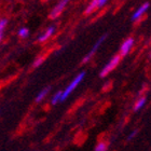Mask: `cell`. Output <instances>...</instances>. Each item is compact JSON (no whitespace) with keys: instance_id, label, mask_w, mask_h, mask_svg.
I'll list each match as a JSON object with an SVG mask.
<instances>
[{"instance_id":"1","label":"cell","mask_w":151,"mask_h":151,"mask_svg":"<svg viewBox=\"0 0 151 151\" xmlns=\"http://www.w3.org/2000/svg\"><path fill=\"white\" fill-rule=\"evenodd\" d=\"M85 77V71H81V73H79L78 75L76 76V78L73 79V81L70 82L68 86H67L65 90L63 91V94H62V98H60V101H65L68 98L71 93L75 91L76 88H78V85L81 83V81H83V79Z\"/></svg>"},{"instance_id":"2","label":"cell","mask_w":151,"mask_h":151,"mask_svg":"<svg viewBox=\"0 0 151 151\" xmlns=\"http://www.w3.org/2000/svg\"><path fill=\"white\" fill-rule=\"evenodd\" d=\"M120 60H121V56H120L119 54L118 55H114V56L111 58L109 62H108L106 65L104 66V68L101 69V73H99V76H101V78H104V77H106L107 75H109V73L112 71L114 68H116L118 65H119L120 63Z\"/></svg>"},{"instance_id":"3","label":"cell","mask_w":151,"mask_h":151,"mask_svg":"<svg viewBox=\"0 0 151 151\" xmlns=\"http://www.w3.org/2000/svg\"><path fill=\"white\" fill-rule=\"evenodd\" d=\"M67 3H68V1H67V0H64V1H60V2L57 3L56 6H54L52 10H51L49 17H50L51 19H57V17H58V16L62 14V12H63L64 10H65V8H66V6H67Z\"/></svg>"},{"instance_id":"4","label":"cell","mask_w":151,"mask_h":151,"mask_svg":"<svg viewBox=\"0 0 151 151\" xmlns=\"http://www.w3.org/2000/svg\"><path fill=\"white\" fill-rule=\"evenodd\" d=\"M106 3H107V1H106V0H94V1H91V2L88 4V6L85 8L84 14H85V15L91 14L92 12H94L95 10L103 8Z\"/></svg>"},{"instance_id":"5","label":"cell","mask_w":151,"mask_h":151,"mask_svg":"<svg viewBox=\"0 0 151 151\" xmlns=\"http://www.w3.org/2000/svg\"><path fill=\"white\" fill-rule=\"evenodd\" d=\"M134 39L133 38H127L124 42L122 43L120 47V56H125L129 53V51L132 50L133 45H134Z\"/></svg>"},{"instance_id":"6","label":"cell","mask_w":151,"mask_h":151,"mask_svg":"<svg viewBox=\"0 0 151 151\" xmlns=\"http://www.w3.org/2000/svg\"><path fill=\"white\" fill-rule=\"evenodd\" d=\"M106 37H107V35H104V36H103V37H101V38H99V39H98V41H97V42H96V43H95L94 47H93V49H92V50L90 51V52H88V55H86V56H84V58L82 60V64L88 63V60H91L92 56H93V55H94V54H95V52H96V51L98 50V47H99V45H101V44L103 43V42H104V41H105V39H106Z\"/></svg>"},{"instance_id":"7","label":"cell","mask_w":151,"mask_h":151,"mask_svg":"<svg viewBox=\"0 0 151 151\" xmlns=\"http://www.w3.org/2000/svg\"><path fill=\"white\" fill-rule=\"evenodd\" d=\"M150 8V3L149 2H145L142 3V6H139L138 9L136 10L135 12L133 13L132 15V21H137V19H139L140 17H142L144 14H145L146 12H147V10Z\"/></svg>"},{"instance_id":"8","label":"cell","mask_w":151,"mask_h":151,"mask_svg":"<svg viewBox=\"0 0 151 151\" xmlns=\"http://www.w3.org/2000/svg\"><path fill=\"white\" fill-rule=\"evenodd\" d=\"M55 30H56V27H55V26H50V27H49V28H47V30L42 34V35L39 36L38 41H39V42H44V41H47L49 38H51L54 35Z\"/></svg>"},{"instance_id":"9","label":"cell","mask_w":151,"mask_h":151,"mask_svg":"<svg viewBox=\"0 0 151 151\" xmlns=\"http://www.w3.org/2000/svg\"><path fill=\"white\" fill-rule=\"evenodd\" d=\"M146 101H147V98L146 97H140V98H138L137 101H136V103H135V105H134V111H138V110H140L144 106H145V104H146Z\"/></svg>"},{"instance_id":"10","label":"cell","mask_w":151,"mask_h":151,"mask_svg":"<svg viewBox=\"0 0 151 151\" xmlns=\"http://www.w3.org/2000/svg\"><path fill=\"white\" fill-rule=\"evenodd\" d=\"M49 91H50V86H47V88H43V90H41V92L37 95V97H36V101H37V103H40V101H43L44 98L47 97V95L49 94Z\"/></svg>"},{"instance_id":"11","label":"cell","mask_w":151,"mask_h":151,"mask_svg":"<svg viewBox=\"0 0 151 151\" xmlns=\"http://www.w3.org/2000/svg\"><path fill=\"white\" fill-rule=\"evenodd\" d=\"M62 94H63V91L56 92V93L53 95V97L51 98V104H52V105H56L57 103H60V98H62Z\"/></svg>"},{"instance_id":"12","label":"cell","mask_w":151,"mask_h":151,"mask_svg":"<svg viewBox=\"0 0 151 151\" xmlns=\"http://www.w3.org/2000/svg\"><path fill=\"white\" fill-rule=\"evenodd\" d=\"M94 151H107V144L104 142H99L95 147Z\"/></svg>"},{"instance_id":"13","label":"cell","mask_w":151,"mask_h":151,"mask_svg":"<svg viewBox=\"0 0 151 151\" xmlns=\"http://www.w3.org/2000/svg\"><path fill=\"white\" fill-rule=\"evenodd\" d=\"M28 35H29V30L26 27H23V28H21L19 30V36L21 38H26Z\"/></svg>"},{"instance_id":"14","label":"cell","mask_w":151,"mask_h":151,"mask_svg":"<svg viewBox=\"0 0 151 151\" xmlns=\"http://www.w3.org/2000/svg\"><path fill=\"white\" fill-rule=\"evenodd\" d=\"M43 60H44V56H40V57H38L37 60L34 62V68H37V67H39L41 65V64L43 63Z\"/></svg>"},{"instance_id":"15","label":"cell","mask_w":151,"mask_h":151,"mask_svg":"<svg viewBox=\"0 0 151 151\" xmlns=\"http://www.w3.org/2000/svg\"><path fill=\"white\" fill-rule=\"evenodd\" d=\"M6 24H8V19H0V34H2L3 29L6 28Z\"/></svg>"},{"instance_id":"16","label":"cell","mask_w":151,"mask_h":151,"mask_svg":"<svg viewBox=\"0 0 151 151\" xmlns=\"http://www.w3.org/2000/svg\"><path fill=\"white\" fill-rule=\"evenodd\" d=\"M136 135H137V131H133V132L131 133V134H129V137H127V139H129V140H132V139L134 138V137H135Z\"/></svg>"},{"instance_id":"17","label":"cell","mask_w":151,"mask_h":151,"mask_svg":"<svg viewBox=\"0 0 151 151\" xmlns=\"http://www.w3.org/2000/svg\"><path fill=\"white\" fill-rule=\"evenodd\" d=\"M1 40H2V34H0V42H1Z\"/></svg>"},{"instance_id":"18","label":"cell","mask_w":151,"mask_h":151,"mask_svg":"<svg viewBox=\"0 0 151 151\" xmlns=\"http://www.w3.org/2000/svg\"><path fill=\"white\" fill-rule=\"evenodd\" d=\"M150 57H151V53H150Z\"/></svg>"}]
</instances>
